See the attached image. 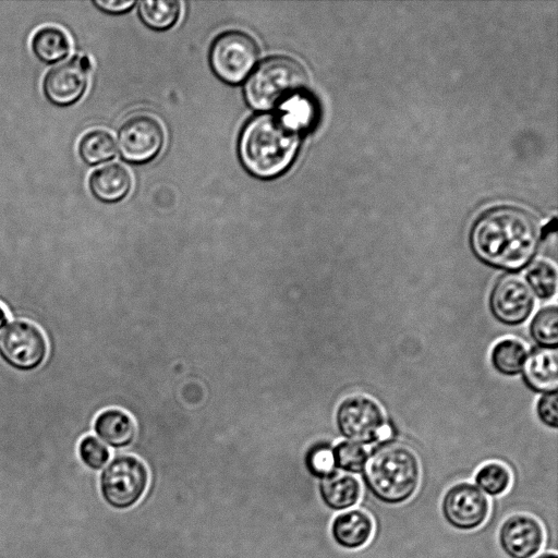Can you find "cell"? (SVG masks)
Returning <instances> with one entry per match:
<instances>
[{"label": "cell", "instance_id": "1", "mask_svg": "<svg viewBox=\"0 0 558 558\" xmlns=\"http://www.w3.org/2000/svg\"><path fill=\"white\" fill-rule=\"evenodd\" d=\"M541 234V227L531 213L502 206L480 217L470 233V246L485 265L514 274L529 267Z\"/></svg>", "mask_w": 558, "mask_h": 558}, {"label": "cell", "instance_id": "2", "mask_svg": "<svg viewBox=\"0 0 558 558\" xmlns=\"http://www.w3.org/2000/svg\"><path fill=\"white\" fill-rule=\"evenodd\" d=\"M301 128L286 112L252 118L239 138V156L254 177L271 179L283 173L299 149Z\"/></svg>", "mask_w": 558, "mask_h": 558}, {"label": "cell", "instance_id": "3", "mask_svg": "<svg viewBox=\"0 0 558 558\" xmlns=\"http://www.w3.org/2000/svg\"><path fill=\"white\" fill-rule=\"evenodd\" d=\"M363 480L378 501L400 505L415 494L421 480L416 453L400 442H384L368 456Z\"/></svg>", "mask_w": 558, "mask_h": 558}, {"label": "cell", "instance_id": "4", "mask_svg": "<svg viewBox=\"0 0 558 558\" xmlns=\"http://www.w3.org/2000/svg\"><path fill=\"white\" fill-rule=\"evenodd\" d=\"M306 85L307 74L301 63L287 56H272L252 72L244 96L252 108L266 111L301 96Z\"/></svg>", "mask_w": 558, "mask_h": 558}, {"label": "cell", "instance_id": "5", "mask_svg": "<svg viewBox=\"0 0 558 558\" xmlns=\"http://www.w3.org/2000/svg\"><path fill=\"white\" fill-rule=\"evenodd\" d=\"M148 485L145 464L133 456L114 458L100 475V493L112 508L123 510L134 506Z\"/></svg>", "mask_w": 558, "mask_h": 558}, {"label": "cell", "instance_id": "6", "mask_svg": "<svg viewBox=\"0 0 558 558\" xmlns=\"http://www.w3.org/2000/svg\"><path fill=\"white\" fill-rule=\"evenodd\" d=\"M258 58L256 41L246 33L229 31L213 43L209 62L214 72L225 82L236 84L245 80Z\"/></svg>", "mask_w": 558, "mask_h": 558}, {"label": "cell", "instance_id": "7", "mask_svg": "<svg viewBox=\"0 0 558 558\" xmlns=\"http://www.w3.org/2000/svg\"><path fill=\"white\" fill-rule=\"evenodd\" d=\"M336 423L347 440L360 445L379 441L385 425L380 404L372 397L353 395L341 401L336 412Z\"/></svg>", "mask_w": 558, "mask_h": 558}, {"label": "cell", "instance_id": "8", "mask_svg": "<svg viewBox=\"0 0 558 558\" xmlns=\"http://www.w3.org/2000/svg\"><path fill=\"white\" fill-rule=\"evenodd\" d=\"M47 340L43 331L26 320H15L0 333V356L11 367L33 371L47 355Z\"/></svg>", "mask_w": 558, "mask_h": 558}, {"label": "cell", "instance_id": "9", "mask_svg": "<svg viewBox=\"0 0 558 558\" xmlns=\"http://www.w3.org/2000/svg\"><path fill=\"white\" fill-rule=\"evenodd\" d=\"M534 305L535 296L525 279L513 272L501 275L488 296L492 315L507 326H518L527 320Z\"/></svg>", "mask_w": 558, "mask_h": 558}, {"label": "cell", "instance_id": "10", "mask_svg": "<svg viewBox=\"0 0 558 558\" xmlns=\"http://www.w3.org/2000/svg\"><path fill=\"white\" fill-rule=\"evenodd\" d=\"M440 509L445 521L451 527L473 531L487 520L489 501L474 484L459 482L445 492Z\"/></svg>", "mask_w": 558, "mask_h": 558}, {"label": "cell", "instance_id": "11", "mask_svg": "<svg viewBox=\"0 0 558 558\" xmlns=\"http://www.w3.org/2000/svg\"><path fill=\"white\" fill-rule=\"evenodd\" d=\"M165 140L159 121L148 114L129 118L119 129L118 147L131 162H146L159 153Z\"/></svg>", "mask_w": 558, "mask_h": 558}, {"label": "cell", "instance_id": "12", "mask_svg": "<svg viewBox=\"0 0 558 558\" xmlns=\"http://www.w3.org/2000/svg\"><path fill=\"white\" fill-rule=\"evenodd\" d=\"M89 69L86 56H74L49 70L43 80L46 99L58 107H69L78 101L87 88Z\"/></svg>", "mask_w": 558, "mask_h": 558}, {"label": "cell", "instance_id": "13", "mask_svg": "<svg viewBox=\"0 0 558 558\" xmlns=\"http://www.w3.org/2000/svg\"><path fill=\"white\" fill-rule=\"evenodd\" d=\"M545 539L541 522L526 513L509 515L500 525L498 542L509 558H532Z\"/></svg>", "mask_w": 558, "mask_h": 558}, {"label": "cell", "instance_id": "14", "mask_svg": "<svg viewBox=\"0 0 558 558\" xmlns=\"http://www.w3.org/2000/svg\"><path fill=\"white\" fill-rule=\"evenodd\" d=\"M330 533L335 543L341 548L360 549L371 541L374 521L364 510L349 509L333 518Z\"/></svg>", "mask_w": 558, "mask_h": 558}, {"label": "cell", "instance_id": "15", "mask_svg": "<svg viewBox=\"0 0 558 558\" xmlns=\"http://www.w3.org/2000/svg\"><path fill=\"white\" fill-rule=\"evenodd\" d=\"M526 386L536 392L557 391L558 353L557 349L537 348L527 354L522 369Z\"/></svg>", "mask_w": 558, "mask_h": 558}, {"label": "cell", "instance_id": "16", "mask_svg": "<svg viewBox=\"0 0 558 558\" xmlns=\"http://www.w3.org/2000/svg\"><path fill=\"white\" fill-rule=\"evenodd\" d=\"M132 178L126 168L110 163L95 170L88 180L92 194L104 203L121 201L130 191Z\"/></svg>", "mask_w": 558, "mask_h": 558}, {"label": "cell", "instance_id": "17", "mask_svg": "<svg viewBox=\"0 0 558 558\" xmlns=\"http://www.w3.org/2000/svg\"><path fill=\"white\" fill-rule=\"evenodd\" d=\"M319 495L324 505L335 511L354 507L362 495L361 483L348 473H337L320 480Z\"/></svg>", "mask_w": 558, "mask_h": 558}, {"label": "cell", "instance_id": "18", "mask_svg": "<svg viewBox=\"0 0 558 558\" xmlns=\"http://www.w3.org/2000/svg\"><path fill=\"white\" fill-rule=\"evenodd\" d=\"M96 435L112 448H125L135 438V424L131 416L119 409H107L94 422Z\"/></svg>", "mask_w": 558, "mask_h": 558}, {"label": "cell", "instance_id": "19", "mask_svg": "<svg viewBox=\"0 0 558 558\" xmlns=\"http://www.w3.org/2000/svg\"><path fill=\"white\" fill-rule=\"evenodd\" d=\"M31 48L39 61L53 64L65 59L71 52L72 46L63 29L57 26H44L34 33Z\"/></svg>", "mask_w": 558, "mask_h": 558}, {"label": "cell", "instance_id": "20", "mask_svg": "<svg viewBox=\"0 0 558 558\" xmlns=\"http://www.w3.org/2000/svg\"><path fill=\"white\" fill-rule=\"evenodd\" d=\"M527 354V350L521 341L506 338L493 347L490 362L498 373L505 376H515L522 372Z\"/></svg>", "mask_w": 558, "mask_h": 558}, {"label": "cell", "instance_id": "21", "mask_svg": "<svg viewBox=\"0 0 558 558\" xmlns=\"http://www.w3.org/2000/svg\"><path fill=\"white\" fill-rule=\"evenodd\" d=\"M77 150L85 163L96 166L114 157L116 144L108 132L93 130L82 136Z\"/></svg>", "mask_w": 558, "mask_h": 558}, {"label": "cell", "instance_id": "22", "mask_svg": "<svg viewBox=\"0 0 558 558\" xmlns=\"http://www.w3.org/2000/svg\"><path fill=\"white\" fill-rule=\"evenodd\" d=\"M181 3L177 0H144L138 3L142 21L150 28L162 31L178 20Z\"/></svg>", "mask_w": 558, "mask_h": 558}, {"label": "cell", "instance_id": "23", "mask_svg": "<svg viewBox=\"0 0 558 558\" xmlns=\"http://www.w3.org/2000/svg\"><path fill=\"white\" fill-rule=\"evenodd\" d=\"M557 268L546 259H539L529 265L525 281L534 296L550 300L557 292Z\"/></svg>", "mask_w": 558, "mask_h": 558}, {"label": "cell", "instance_id": "24", "mask_svg": "<svg viewBox=\"0 0 558 558\" xmlns=\"http://www.w3.org/2000/svg\"><path fill=\"white\" fill-rule=\"evenodd\" d=\"M511 481L510 470L497 461L483 464L474 475L475 486L493 497L505 494L509 489Z\"/></svg>", "mask_w": 558, "mask_h": 558}, {"label": "cell", "instance_id": "25", "mask_svg": "<svg viewBox=\"0 0 558 558\" xmlns=\"http://www.w3.org/2000/svg\"><path fill=\"white\" fill-rule=\"evenodd\" d=\"M530 335L539 348L557 349L558 345V308L556 305L542 307L533 316Z\"/></svg>", "mask_w": 558, "mask_h": 558}, {"label": "cell", "instance_id": "26", "mask_svg": "<svg viewBox=\"0 0 558 558\" xmlns=\"http://www.w3.org/2000/svg\"><path fill=\"white\" fill-rule=\"evenodd\" d=\"M335 466L348 474L363 473L368 453L363 445L343 440L332 449Z\"/></svg>", "mask_w": 558, "mask_h": 558}, {"label": "cell", "instance_id": "27", "mask_svg": "<svg viewBox=\"0 0 558 558\" xmlns=\"http://www.w3.org/2000/svg\"><path fill=\"white\" fill-rule=\"evenodd\" d=\"M305 468L308 473L323 480L336 472L332 449L327 445H315L305 456Z\"/></svg>", "mask_w": 558, "mask_h": 558}, {"label": "cell", "instance_id": "28", "mask_svg": "<svg viewBox=\"0 0 558 558\" xmlns=\"http://www.w3.org/2000/svg\"><path fill=\"white\" fill-rule=\"evenodd\" d=\"M78 456L82 462L92 470H100L108 462V448L95 436H85L78 445Z\"/></svg>", "mask_w": 558, "mask_h": 558}, {"label": "cell", "instance_id": "29", "mask_svg": "<svg viewBox=\"0 0 558 558\" xmlns=\"http://www.w3.org/2000/svg\"><path fill=\"white\" fill-rule=\"evenodd\" d=\"M536 414L539 421L555 429L558 426V393L550 391L543 393L536 403Z\"/></svg>", "mask_w": 558, "mask_h": 558}, {"label": "cell", "instance_id": "30", "mask_svg": "<svg viewBox=\"0 0 558 558\" xmlns=\"http://www.w3.org/2000/svg\"><path fill=\"white\" fill-rule=\"evenodd\" d=\"M95 4L99 10L107 13H122L128 11L135 4L134 0H94Z\"/></svg>", "mask_w": 558, "mask_h": 558}, {"label": "cell", "instance_id": "31", "mask_svg": "<svg viewBox=\"0 0 558 558\" xmlns=\"http://www.w3.org/2000/svg\"><path fill=\"white\" fill-rule=\"evenodd\" d=\"M9 324L7 311L0 304V330L4 329Z\"/></svg>", "mask_w": 558, "mask_h": 558}, {"label": "cell", "instance_id": "32", "mask_svg": "<svg viewBox=\"0 0 558 558\" xmlns=\"http://www.w3.org/2000/svg\"><path fill=\"white\" fill-rule=\"evenodd\" d=\"M532 558H558L556 553H542L539 555H535Z\"/></svg>", "mask_w": 558, "mask_h": 558}]
</instances>
